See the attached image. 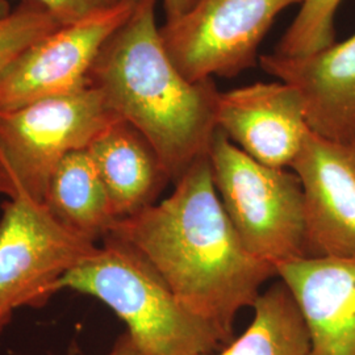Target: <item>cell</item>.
Instances as JSON below:
<instances>
[{"mask_svg": "<svg viewBox=\"0 0 355 355\" xmlns=\"http://www.w3.org/2000/svg\"><path fill=\"white\" fill-rule=\"evenodd\" d=\"M132 246L192 313L234 338L240 311L253 306L275 267L242 245L216 191L208 155L174 183V191L110 234Z\"/></svg>", "mask_w": 355, "mask_h": 355, "instance_id": "1", "label": "cell"}, {"mask_svg": "<svg viewBox=\"0 0 355 355\" xmlns=\"http://www.w3.org/2000/svg\"><path fill=\"white\" fill-rule=\"evenodd\" d=\"M154 8L155 3L135 8L103 46L89 79L110 110L150 142L174 184L208 155L220 92L212 78L191 82L179 73Z\"/></svg>", "mask_w": 355, "mask_h": 355, "instance_id": "2", "label": "cell"}, {"mask_svg": "<svg viewBox=\"0 0 355 355\" xmlns=\"http://www.w3.org/2000/svg\"><path fill=\"white\" fill-rule=\"evenodd\" d=\"M64 290L101 300L149 355L211 354L233 341L189 311L141 254L112 236L58 282L55 292Z\"/></svg>", "mask_w": 355, "mask_h": 355, "instance_id": "3", "label": "cell"}, {"mask_svg": "<svg viewBox=\"0 0 355 355\" xmlns=\"http://www.w3.org/2000/svg\"><path fill=\"white\" fill-rule=\"evenodd\" d=\"M208 158L217 195L243 248L274 267L305 258L304 198L297 175L255 161L218 128Z\"/></svg>", "mask_w": 355, "mask_h": 355, "instance_id": "4", "label": "cell"}, {"mask_svg": "<svg viewBox=\"0 0 355 355\" xmlns=\"http://www.w3.org/2000/svg\"><path fill=\"white\" fill-rule=\"evenodd\" d=\"M120 120L94 86L0 112V187L44 203L51 175L66 155L86 150Z\"/></svg>", "mask_w": 355, "mask_h": 355, "instance_id": "5", "label": "cell"}, {"mask_svg": "<svg viewBox=\"0 0 355 355\" xmlns=\"http://www.w3.org/2000/svg\"><path fill=\"white\" fill-rule=\"evenodd\" d=\"M304 0H196L166 20L159 35L179 73L191 82L234 76L257 62V51L277 16Z\"/></svg>", "mask_w": 355, "mask_h": 355, "instance_id": "6", "label": "cell"}, {"mask_svg": "<svg viewBox=\"0 0 355 355\" xmlns=\"http://www.w3.org/2000/svg\"><path fill=\"white\" fill-rule=\"evenodd\" d=\"M96 246L66 228L45 204L15 193L0 218V309L42 306Z\"/></svg>", "mask_w": 355, "mask_h": 355, "instance_id": "7", "label": "cell"}, {"mask_svg": "<svg viewBox=\"0 0 355 355\" xmlns=\"http://www.w3.org/2000/svg\"><path fill=\"white\" fill-rule=\"evenodd\" d=\"M133 11L124 3L60 26L26 48L0 78V112L86 89L103 46Z\"/></svg>", "mask_w": 355, "mask_h": 355, "instance_id": "8", "label": "cell"}, {"mask_svg": "<svg viewBox=\"0 0 355 355\" xmlns=\"http://www.w3.org/2000/svg\"><path fill=\"white\" fill-rule=\"evenodd\" d=\"M291 170L303 189L306 257L355 258V136L311 130Z\"/></svg>", "mask_w": 355, "mask_h": 355, "instance_id": "9", "label": "cell"}, {"mask_svg": "<svg viewBox=\"0 0 355 355\" xmlns=\"http://www.w3.org/2000/svg\"><path fill=\"white\" fill-rule=\"evenodd\" d=\"M217 128L255 161L291 168L311 132L300 92L284 82L220 92Z\"/></svg>", "mask_w": 355, "mask_h": 355, "instance_id": "10", "label": "cell"}, {"mask_svg": "<svg viewBox=\"0 0 355 355\" xmlns=\"http://www.w3.org/2000/svg\"><path fill=\"white\" fill-rule=\"evenodd\" d=\"M309 334V355H355V258L305 257L275 266Z\"/></svg>", "mask_w": 355, "mask_h": 355, "instance_id": "11", "label": "cell"}, {"mask_svg": "<svg viewBox=\"0 0 355 355\" xmlns=\"http://www.w3.org/2000/svg\"><path fill=\"white\" fill-rule=\"evenodd\" d=\"M270 76L297 89L312 132L331 140L355 136V33L300 58L259 57Z\"/></svg>", "mask_w": 355, "mask_h": 355, "instance_id": "12", "label": "cell"}, {"mask_svg": "<svg viewBox=\"0 0 355 355\" xmlns=\"http://www.w3.org/2000/svg\"><path fill=\"white\" fill-rule=\"evenodd\" d=\"M86 150L102 178L117 220L157 203L171 183L150 142L124 120L103 130Z\"/></svg>", "mask_w": 355, "mask_h": 355, "instance_id": "13", "label": "cell"}, {"mask_svg": "<svg viewBox=\"0 0 355 355\" xmlns=\"http://www.w3.org/2000/svg\"><path fill=\"white\" fill-rule=\"evenodd\" d=\"M44 204L66 228L92 242L107 237L117 221L87 150L64 157L51 175Z\"/></svg>", "mask_w": 355, "mask_h": 355, "instance_id": "14", "label": "cell"}, {"mask_svg": "<svg viewBox=\"0 0 355 355\" xmlns=\"http://www.w3.org/2000/svg\"><path fill=\"white\" fill-rule=\"evenodd\" d=\"M253 308V320L239 338L205 355H309L304 318L282 280L261 292Z\"/></svg>", "mask_w": 355, "mask_h": 355, "instance_id": "15", "label": "cell"}, {"mask_svg": "<svg viewBox=\"0 0 355 355\" xmlns=\"http://www.w3.org/2000/svg\"><path fill=\"white\" fill-rule=\"evenodd\" d=\"M343 0H304L274 54L300 58L329 48L336 42L334 16Z\"/></svg>", "mask_w": 355, "mask_h": 355, "instance_id": "16", "label": "cell"}, {"mask_svg": "<svg viewBox=\"0 0 355 355\" xmlns=\"http://www.w3.org/2000/svg\"><path fill=\"white\" fill-rule=\"evenodd\" d=\"M60 26L62 24L42 6L21 0L12 12L0 19V78L26 48Z\"/></svg>", "mask_w": 355, "mask_h": 355, "instance_id": "17", "label": "cell"}, {"mask_svg": "<svg viewBox=\"0 0 355 355\" xmlns=\"http://www.w3.org/2000/svg\"><path fill=\"white\" fill-rule=\"evenodd\" d=\"M11 1V0H10ZM42 6L62 24H73L124 4L123 0H32ZM127 4V3H125Z\"/></svg>", "mask_w": 355, "mask_h": 355, "instance_id": "18", "label": "cell"}, {"mask_svg": "<svg viewBox=\"0 0 355 355\" xmlns=\"http://www.w3.org/2000/svg\"><path fill=\"white\" fill-rule=\"evenodd\" d=\"M104 355H149L132 340L127 331L116 338L112 347Z\"/></svg>", "mask_w": 355, "mask_h": 355, "instance_id": "19", "label": "cell"}, {"mask_svg": "<svg viewBox=\"0 0 355 355\" xmlns=\"http://www.w3.org/2000/svg\"><path fill=\"white\" fill-rule=\"evenodd\" d=\"M196 0H164L166 20H174L187 12Z\"/></svg>", "mask_w": 355, "mask_h": 355, "instance_id": "20", "label": "cell"}, {"mask_svg": "<svg viewBox=\"0 0 355 355\" xmlns=\"http://www.w3.org/2000/svg\"><path fill=\"white\" fill-rule=\"evenodd\" d=\"M13 311L10 309H0V336L3 333L4 328L10 324L11 318H12Z\"/></svg>", "mask_w": 355, "mask_h": 355, "instance_id": "21", "label": "cell"}, {"mask_svg": "<svg viewBox=\"0 0 355 355\" xmlns=\"http://www.w3.org/2000/svg\"><path fill=\"white\" fill-rule=\"evenodd\" d=\"M11 12H12V8H11L10 0H0V19L8 16Z\"/></svg>", "mask_w": 355, "mask_h": 355, "instance_id": "22", "label": "cell"}, {"mask_svg": "<svg viewBox=\"0 0 355 355\" xmlns=\"http://www.w3.org/2000/svg\"><path fill=\"white\" fill-rule=\"evenodd\" d=\"M123 1L127 3V4H130L135 8L140 7L142 4H146V3H157V0H123Z\"/></svg>", "mask_w": 355, "mask_h": 355, "instance_id": "23", "label": "cell"}, {"mask_svg": "<svg viewBox=\"0 0 355 355\" xmlns=\"http://www.w3.org/2000/svg\"><path fill=\"white\" fill-rule=\"evenodd\" d=\"M0 193H3V190H1V187H0Z\"/></svg>", "mask_w": 355, "mask_h": 355, "instance_id": "24", "label": "cell"}]
</instances>
